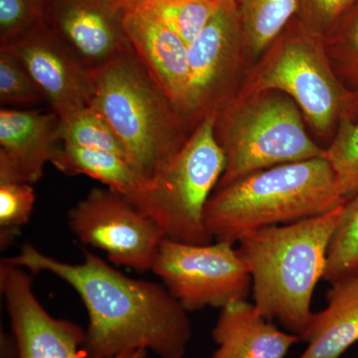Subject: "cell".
Instances as JSON below:
<instances>
[{"instance_id": "cell-1", "label": "cell", "mask_w": 358, "mask_h": 358, "mask_svg": "<svg viewBox=\"0 0 358 358\" xmlns=\"http://www.w3.org/2000/svg\"><path fill=\"white\" fill-rule=\"evenodd\" d=\"M83 255L81 263L63 262L25 243L4 259L33 274L56 275L77 292L89 315L84 358H115L140 350L159 358L185 357L192 324L164 285L122 274L88 250Z\"/></svg>"}, {"instance_id": "cell-2", "label": "cell", "mask_w": 358, "mask_h": 358, "mask_svg": "<svg viewBox=\"0 0 358 358\" xmlns=\"http://www.w3.org/2000/svg\"><path fill=\"white\" fill-rule=\"evenodd\" d=\"M343 205L317 217L252 231L236 244L251 275L254 305L300 338L313 317V292L324 280Z\"/></svg>"}, {"instance_id": "cell-3", "label": "cell", "mask_w": 358, "mask_h": 358, "mask_svg": "<svg viewBox=\"0 0 358 358\" xmlns=\"http://www.w3.org/2000/svg\"><path fill=\"white\" fill-rule=\"evenodd\" d=\"M326 157L281 164L215 188L204 223L216 241L317 217L345 202Z\"/></svg>"}, {"instance_id": "cell-4", "label": "cell", "mask_w": 358, "mask_h": 358, "mask_svg": "<svg viewBox=\"0 0 358 358\" xmlns=\"http://www.w3.org/2000/svg\"><path fill=\"white\" fill-rule=\"evenodd\" d=\"M94 78L90 107L110 124L145 182L178 154L189 131L134 48L96 71Z\"/></svg>"}, {"instance_id": "cell-5", "label": "cell", "mask_w": 358, "mask_h": 358, "mask_svg": "<svg viewBox=\"0 0 358 358\" xmlns=\"http://www.w3.org/2000/svg\"><path fill=\"white\" fill-rule=\"evenodd\" d=\"M270 90L289 96L324 140L331 141L343 120H358V92L336 74L324 35L296 16L250 67L236 95Z\"/></svg>"}, {"instance_id": "cell-6", "label": "cell", "mask_w": 358, "mask_h": 358, "mask_svg": "<svg viewBox=\"0 0 358 358\" xmlns=\"http://www.w3.org/2000/svg\"><path fill=\"white\" fill-rule=\"evenodd\" d=\"M215 138L225 157L217 187L271 167L326 157L296 103L279 91L233 96L216 115Z\"/></svg>"}, {"instance_id": "cell-7", "label": "cell", "mask_w": 358, "mask_h": 358, "mask_svg": "<svg viewBox=\"0 0 358 358\" xmlns=\"http://www.w3.org/2000/svg\"><path fill=\"white\" fill-rule=\"evenodd\" d=\"M216 115L205 117L178 154L127 199L167 239L193 245L213 242L205 226V208L225 169L215 138Z\"/></svg>"}, {"instance_id": "cell-8", "label": "cell", "mask_w": 358, "mask_h": 358, "mask_svg": "<svg viewBox=\"0 0 358 358\" xmlns=\"http://www.w3.org/2000/svg\"><path fill=\"white\" fill-rule=\"evenodd\" d=\"M253 64L236 1L221 0L213 17L188 45L189 86L179 115L190 134L230 102Z\"/></svg>"}, {"instance_id": "cell-9", "label": "cell", "mask_w": 358, "mask_h": 358, "mask_svg": "<svg viewBox=\"0 0 358 358\" xmlns=\"http://www.w3.org/2000/svg\"><path fill=\"white\" fill-rule=\"evenodd\" d=\"M152 272L188 313L222 308L252 292L248 268L229 242L193 245L164 238Z\"/></svg>"}, {"instance_id": "cell-10", "label": "cell", "mask_w": 358, "mask_h": 358, "mask_svg": "<svg viewBox=\"0 0 358 358\" xmlns=\"http://www.w3.org/2000/svg\"><path fill=\"white\" fill-rule=\"evenodd\" d=\"M71 232L110 262L138 273L154 267L164 233L121 193L93 188L68 214Z\"/></svg>"}, {"instance_id": "cell-11", "label": "cell", "mask_w": 358, "mask_h": 358, "mask_svg": "<svg viewBox=\"0 0 358 358\" xmlns=\"http://www.w3.org/2000/svg\"><path fill=\"white\" fill-rule=\"evenodd\" d=\"M25 268L0 262V291L6 301L17 358H84L86 331L71 320L56 319L35 296ZM147 350H133L115 358H147Z\"/></svg>"}, {"instance_id": "cell-12", "label": "cell", "mask_w": 358, "mask_h": 358, "mask_svg": "<svg viewBox=\"0 0 358 358\" xmlns=\"http://www.w3.org/2000/svg\"><path fill=\"white\" fill-rule=\"evenodd\" d=\"M44 20L93 74L133 49L120 0H45Z\"/></svg>"}, {"instance_id": "cell-13", "label": "cell", "mask_w": 358, "mask_h": 358, "mask_svg": "<svg viewBox=\"0 0 358 358\" xmlns=\"http://www.w3.org/2000/svg\"><path fill=\"white\" fill-rule=\"evenodd\" d=\"M3 46L20 59L61 120L90 106L95 90L93 73L79 62L45 21Z\"/></svg>"}, {"instance_id": "cell-14", "label": "cell", "mask_w": 358, "mask_h": 358, "mask_svg": "<svg viewBox=\"0 0 358 358\" xmlns=\"http://www.w3.org/2000/svg\"><path fill=\"white\" fill-rule=\"evenodd\" d=\"M60 117L54 110H0V181L33 185L61 145Z\"/></svg>"}, {"instance_id": "cell-15", "label": "cell", "mask_w": 358, "mask_h": 358, "mask_svg": "<svg viewBox=\"0 0 358 358\" xmlns=\"http://www.w3.org/2000/svg\"><path fill=\"white\" fill-rule=\"evenodd\" d=\"M124 9L134 50L179 115L189 86L188 45L166 26L134 9Z\"/></svg>"}, {"instance_id": "cell-16", "label": "cell", "mask_w": 358, "mask_h": 358, "mask_svg": "<svg viewBox=\"0 0 358 358\" xmlns=\"http://www.w3.org/2000/svg\"><path fill=\"white\" fill-rule=\"evenodd\" d=\"M220 310L211 333L217 348L210 358H285L301 341L296 334L278 329L247 300Z\"/></svg>"}, {"instance_id": "cell-17", "label": "cell", "mask_w": 358, "mask_h": 358, "mask_svg": "<svg viewBox=\"0 0 358 358\" xmlns=\"http://www.w3.org/2000/svg\"><path fill=\"white\" fill-rule=\"evenodd\" d=\"M326 298L301 334L307 348L298 358H339L358 341V280L331 284Z\"/></svg>"}, {"instance_id": "cell-18", "label": "cell", "mask_w": 358, "mask_h": 358, "mask_svg": "<svg viewBox=\"0 0 358 358\" xmlns=\"http://www.w3.org/2000/svg\"><path fill=\"white\" fill-rule=\"evenodd\" d=\"M51 164L66 176L84 174L131 199L145 182L121 155L61 143Z\"/></svg>"}, {"instance_id": "cell-19", "label": "cell", "mask_w": 358, "mask_h": 358, "mask_svg": "<svg viewBox=\"0 0 358 358\" xmlns=\"http://www.w3.org/2000/svg\"><path fill=\"white\" fill-rule=\"evenodd\" d=\"M176 33L189 45L220 6L221 0H120Z\"/></svg>"}, {"instance_id": "cell-20", "label": "cell", "mask_w": 358, "mask_h": 358, "mask_svg": "<svg viewBox=\"0 0 358 358\" xmlns=\"http://www.w3.org/2000/svg\"><path fill=\"white\" fill-rule=\"evenodd\" d=\"M241 17L247 49L255 63L293 20L299 0H235Z\"/></svg>"}, {"instance_id": "cell-21", "label": "cell", "mask_w": 358, "mask_h": 358, "mask_svg": "<svg viewBox=\"0 0 358 358\" xmlns=\"http://www.w3.org/2000/svg\"><path fill=\"white\" fill-rule=\"evenodd\" d=\"M324 281L358 280V194L345 200L329 251Z\"/></svg>"}, {"instance_id": "cell-22", "label": "cell", "mask_w": 358, "mask_h": 358, "mask_svg": "<svg viewBox=\"0 0 358 358\" xmlns=\"http://www.w3.org/2000/svg\"><path fill=\"white\" fill-rule=\"evenodd\" d=\"M59 136L61 143L65 145L105 150L128 160L126 150L117 134L102 115L90 106L67 119H60Z\"/></svg>"}, {"instance_id": "cell-23", "label": "cell", "mask_w": 358, "mask_h": 358, "mask_svg": "<svg viewBox=\"0 0 358 358\" xmlns=\"http://www.w3.org/2000/svg\"><path fill=\"white\" fill-rule=\"evenodd\" d=\"M324 157L333 169L343 196L348 199L358 194V120L339 122Z\"/></svg>"}, {"instance_id": "cell-24", "label": "cell", "mask_w": 358, "mask_h": 358, "mask_svg": "<svg viewBox=\"0 0 358 358\" xmlns=\"http://www.w3.org/2000/svg\"><path fill=\"white\" fill-rule=\"evenodd\" d=\"M324 38L336 74L348 88L358 92V4L348 11Z\"/></svg>"}, {"instance_id": "cell-25", "label": "cell", "mask_w": 358, "mask_h": 358, "mask_svg": "<svg viewBox=\"0 0 358 358\" xmlns=\"http://www.w3.org/2000/svg\"><path fill=\"white\" fill-rule=\"evenodd\" d=\"M0 103L6 108H33L48 103L31 75L6 46H0Z\"/></svg>"}, {"instance_id": "cell-26", "label": "cell", "mask_w": 358, "mask_h": 358, "mask_svg": "<svg viewBox=\"0 0 358 358\" xmlns=\"http://www.w3.org/2000/svg\"><path fill=\"white\" fill-rule=\"evenodd\" d=\"M35 195L32 185L16 181H0V246L6 249L20 228L29 222Z\"/></svg>"}, {"instance_id": "cell-27", "label": "cell", "mask_w": 358, "mask_h": 358, "mask_svg": "<svg viewBox=\"0 0 358 358\" xmlns=\"http://www.w3.org/2000/svg\"><path fill=\"white\" fill-rule=\"evenodd\" d=\"M40 0H0V46L11 43L44 22Z\"/></svg>"}, {"instance_id": "cell-28", "label": "cell", "mask_w": 358, "mask_h": 358, "mask_svg": "<svg viewBox=\"0 0 358 358\" xmlns=\"http://www.w3.org/2000/svg\"><path fill=\"white\" fill-rule=\"evenodd\" d=\"M357 0H299L296 17L313 31L329 34Z\"/></svg>"}, {"instance_id": "cell-29", "label": "cell", "mask_w": 358, "mask_h": 358, "mask_svg": "<svg viewBox=\"0 0 358 358\" xmlns=\"http://www.w3.org/2000/svg\"><path fill=\"white\" fill-rule=\"evenodd\" d=\"M1 358H17V348L13 334L1 336Z\"/></svg>"}, {"instance_id": "cell-30", "label": "cell", "mask_w": 358, "mask_h": 358, "mask_svg": "<svg viewBox=\"0 0 358 358\" xmlns=\"http://www.w3.org/2000/svg\"><path fill=\"white\" fill-rule=\"evenodd\" d=\"M40 1H42V2H43V3H44L45 0H40Z\"/></svg>"}]
</instances>
